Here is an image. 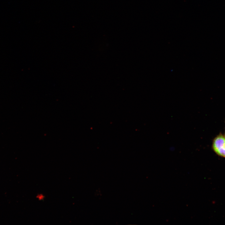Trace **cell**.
I'll return each instance as SVG.
<instances>
[{"label":"cell","instance_id":"cell-1","mask_svg":"<svg viewBox=\"0 0 225 225\" xmlns=\"http://www.w3.org/2000/svg\"><path fill=\"white\" fill-rule=\"evenodd\" d=\"M213 150L218 156L225 158V136L220 133L213 139Z\"/></svg>","mask_w":225,"mask_h":225},{"label":"cell","instance_id":"cell-2","mask_svg":"<svg viewBox=\"0 0 225 225\" xmlns=\"http://www.w3.org/2000/svg\"><path fill=\"white\" fill-rule=\"evenodd\" d=\"M36 198L38 200H42L44 199L45 196L42 194H39L37 195Z\"/></svg>","mask_w":225,"mask_h":225}]
</instances>
